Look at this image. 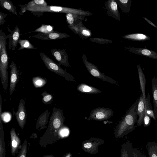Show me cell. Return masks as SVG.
<instances>
[{"instance_id":"1","label":"cell","mask_w":157,"mask_h":157,"mask_svg":"<svg viewBox=\"0 0 157 157\" xmlns=\"http://www.w3.org/2000/svg\"><path fill=\"white\" fill-rule=\"evenodd\" d=\"M65 117L62 109L53 107L48 125L45 133L42 136L39 144L42 147L55 143L59 139V132L63 125Z\"/></svg>"},{"instance_id":"2","label":"cell","mask_w":157,"mask_h":157,"mask_svg":"<svg viewBox=\"0 0 157 157\" xmlns=\"http://www.w3.org/2000/svg\"><path fill=\"white\" fill-rule=\"evenodd\" d=\"M138 100L139 99L136 100L119 122L117 131L119 135L127 134L137 127L135 124L138 121L137 107Z\"/></svg>"},{"instance_id":"3","label":"cell","mask_w":157,"mask_h":157,"mask_svg":"<svg viewBox=\"0 0 157 157\" xmlns=\"http://www.w3.org/2000/svg\"><path fill=\"white\" fill-rule=\"evenodd\" d=\"M0 34V77L2 87L6 90L8 87V56L6 48L8 38L1 29Z\"/></svg>"},{"instance_id":"4","label":"cell","mask_w":157,"mask_h":157,"mask_svg":"<svg viewBox=\"0 0 157 157\" xmlns=\"http://www.w3.org/2000/svg\"><path fill=\"white\" fill-rule=\"evenodd\" d=\"M40 56L46 67L50 71L64 78L68 81H76L75 78L62 69L60 66L44 53H39Z\"/></svg>"},{"instance_id":"5","label":"cell","mask_w":157,"mask_h":157,"mask_svg":"<svg viewBox=\"0 0 157 157\" xmlns=\"http://www.w3.org/2000/svg\"><path fill=\"white\" fill-rule=\"evenodd\" d=\"M83 61L88 71L91 75L110 83L118 85L119 83L117 81L101 72L96 66L88 61L85 58H83Z\"/></svg>"},{"instance_id":"6","label":"cell","mask_w":157,"mask_h":157,"mask_svg":"<svg viewBox=\"0 0 157 157\" xmlns=\"http://www.w3.org/2000/svg\"><path fill=\"white\" fill-rule=\"evenodd\" d=\"M114 112L110 108L98 107L92 110L87 120L101 121L107 120L113 115Z\"/></svg>"},{"instance_id":"7","label":"cell","mask_w":157,"mask_h":157,"mask_svg":"<svg viewBox=\"0 0 157 157\" xmlns=\"http://www.w3.org/2000/svg\"><path fill=\"white\" fill-rule=\"evenodd\" d=\"M27 11L31 12H49L61 13H80L77 12L76 10L67 7L60 6H39L28 9Z\"/></svg>"},{"instance_id":"8","label":"cell","mask_w":157,"mask_h":157,"mask_svg":"<svg viewBox=\"0 0 157 157\" xmlns=\"http://www.w3.org/2000/svg\"><path fill=\"white\" fill-rule=\"evenodd\" d=\"M25 101L23 99L19 101L18 110L15 112L13 108V113L14 116L15 115L17 122L21 129H23L26 123L27 118V113L25 106Z\"/></svg>"},{"instance_id":"9","label":"cell","mask_w":157,"mask_h":157,"mask_svg":"<svg viewBox=\"0 0 157 157\" xmlns=\"http://www.w3.org/2000/svg\"><path fill=\"white\" fill-rule=\"evenodd\" d=\"M10 67V78L9 93L10 96H11L18 82L19 73L16 64L13 61H12Z\"/></svg>"},{"instance_id":"10","label":"cell","mask_w":157,"mask_h":157,"mask_svg":"<svg viewBox=\"0 0 157 157\" xmlns=\"http://www.w3.org/2000/svg\"><path fill=\"white\" fill-rule=\"evenodd\" d=\"M51 52L52 55L55 57L60 66L63 65L69 67L70 66L68 60V56L64 49H51Z\"/></svg>"},{"instance_id":"11","label":"cell","mask_w":157,"mask_h":157,"mask_svg":"<svg viewBox=\"0 0 157 157\" xmlns=\"http://www.w3.org/2000/svg\"><path fill=\"white\" fill-rule=\"evenodd\" d=\"M37 39L44 40H52L67 37L69 36L64 33L55 31L47 34L39 33L32 36Z\"/></svg>"},{"instance_id":"12","label":"cell","mask_w":157,"mask_h":157,"mask_svg":"<svg viewBox=\"0 0 157 157\" xmlns=\"http://www.w3.org/2000/svg\"><path fill=\"white\" fill-rule=\"evenodd\" d=\"M11 138L10 151L11 155L14 156L18 152V150L21 146V140L17 135L16 129L11 128L10 132Z\"/></svg>"},{"instance_id":"13","label":"cell","mask_w":157,"mask_h":157,"mask_svg":"<svg viewBox=\"0 0 157 157\" xmlns=\"http://www.w3.org/2000/svg\"><path fill=\"white\" fill-rule=\"evenodd\" d=\"M20 31L18 25H17L10 33L7 35V37L9 39V48L10 50H15L16 48L20 39Z\"/></svg>"},{"instance_id":"14","label":"cell","mask_w":157,"mask_h":157,"mask_svg":"<svg viewBox=\"0 0 157 157\" xmlns=\"http://www.w3.org/2000/svg\"><path fill=\"white\" fill-rule=\"evenodd\" d=\"M128 51L135 54L157 60V52L143 48H126Z\"/></svg>"},{"instance_id":"15","label":"cell","mask_w":157,"mask_h":157,"mask_svg":"<svg viewBox=\"0 0 157 157\" xmlns=\"http://www.w3.org/2000/svg\"><path fill=\"white\" fill-rule=\"evenodd\" d=\"M145 113V103L142 93L139 98L137 107V113L139 116L136 123L137 126H140L143 124Z\"/></svg>"},{"instance_id":"16","label":"cell","mask_w":157,"mask_h":157,"mask_svg":"<svg viewBox=\"0 0 157 157\" xmlns=\"http://www.w3.org/2000/svg\"><path fill=\"white\" fill-rule=\"evenodd\" d=\"M49 114L48 110H47L39 116L36 125V128L38 130L40 131L46 128V125L48 123Z\"/></svg>"},{"instance_id":"17","label":"cell","mask_w":157,"mask_h":157,"mask_svg":"<svg viewBox=\"0 0 157 157\" xmlns=\"http://www.w3.org/2000/svg\"><path fill=\"white\" fill-rule=\"evenodd\" d=\"M47 2L44 0H33L30 1L24 5H20L21 10L22 13L25 12L29 8L37 6H46Z\"/></svg>"},{"instance_id":"18","label":"cell","mask_w":157,"mask_h":157,"mask_svg":"<svg viewBox=\"0 0 157 157\" xmlns=\"http://www.w3.org/2000/svg\"><path fill=\"white\" fill-rule=\"evenodd\" d=\"M151 86L153 98V111L157 120V77L151 78Z\"/></svg>"},{"instance_id":"19","label":"cell","mask_w":157,"mask_h":157,"mask_svg":"<svg viewBox=\"0 0 157 157\" xmlns=\"http://www.w3.org/2000/svg\"><path fill=\"white\" fill-rule=\"evenodd\" d=\"M77 90L80 92L88 94H97L102 92L101 90L95 87L84 83L78 85L77 87Z\"/></svg>"},{"instance_id":"20","label":"cell","mask_w":157,"mask_h":157,"mask_svg":"<svg viewBox=\"0 0 157 157\" xmlns=\"http://www.w3.org/2000/svg\"><path fill=\"white\" fill-rule=\"evenodd\" d=\"M139 77L140 81V86L142 92L145 104L146 103V94H145V86H146V79L145 75L144 74L139 64L137 65Z\"/></svg>"},{"instance_id":"21","label":"cell","mask_w":157,"mask_h":157,"mask_svg":"<svg viewBox=\"0 0 157 157\" xmlns=\"http://www.w3.org/2000/svg\"><path fill=\"white\" fill-rule=\"evenodd\" d=\"M124 38L128 40L136 41H144L150 40V36L144 34L135 33L125 35Z\"/></svg>"},{"instance_id":"22","label":"cell","mask_w":157,"mask_h":157,"mask_svg":"<svg viewBox=\"0 0 157 157\" xmlns=\"http://www.w3.org/2000/svg\"><path fill=\"white\" fill-rule=\"evenodd\" d=\"M6 148L2 120L0 119V157H5Z\"/></svg>"},{"instance_id":"23","label":"cell","mask_w":157,"mask_h":157,"mask_svg":"<svg viewBox=\"0 0 157 157\" xmlns=\"http://www.w3.org/2000/svg\"><path fill=\"white\" fill-rule=\"evenodd\" d=\"M0 5L2 8L6 9L12 13L17 15V7L14 5L13 2L10 1L0 0Z\"/></svg>"},{"instance_id":"24","label":"cell","mask_w":157,"mask_h":157,"mask_svg":"<svg viewBox=\"0 0 157 157\" xmlns=\"http://www.w3.org/2000/svg\"><path fill=\"white\" fill-rule=\"evenodd\" d=\"M149 157H157V143L149 142L145 145Z\"/></svg>"},{"instance_id":"25","label":"cell","mask_w":157,"mask_h":157,"mask_svg":"<svg viewBox=\"0 0 157 157\" xmlns=\"http://www.w3.org/2000/svg\"><path fill=\"white\" fill-rule=\"evenodd\" d=\"M145 110H146L147 114L155 121L157 119L155 118L151 101L149 93H148L146 98V103L145 104Z\"/></svg>"},{"instance_id":"26","label":"cell","mask_w":157,"mask_h":157,"mask_svg":"<svg viewBox=\"0 0 157 157\" xmlns=\"http://www.w3.org/2000/svg\"><path fill=\"white\" fill-rule=\"evenodd\" d=\"M18 44L20 46L18 49V50H23L25 48L29 49H37L27 40L20 39L18 42Z\"/></svg>"},{"instance_id":"27","label":"cell","mask_w":157,"mask_h":157,"mask_svg":"<svg viewBox=\"0 0 157 157\" xmlns=\"http://www.w3.org/2000/svg\"><path fill=\"white\" fill-rule=\"evenodd\" d=\"M53 27L50 25L42 24L40 27L36 29L34 32L47 34L53 32Z\"/></svg>"},{"instance_id":"28","label":"cell","mask_w":157,"mask_h":157,"mask_svg":"<svg viewBox=\"0 0 157 157\" xmlns=\"http://www.w3.org/2000/svg\"><path fill=\"white\" fill-rule=\"evenodd\" d=\"M32 81L34 86L36 88L42 87L44 86L47 82L46 79L39 76L33 77L32 78Z\"/></svg>"},{"instance_id":"29","label":"cell","mask_w":157,"mask_h":157,"mask_svg":"<svg viewBox=\"0 0 157 157\" xmlns=\"http://www.w3.org/2000/svg\"><path fill=\"white\" fill-rule=\"evenodd\" d=\"M41 95L42 96V102L45 105L50 104L52 103L53 97L52 94L48 93L46 91L43 92Z\"/></svg>"},{"instance_id":"30","label":"cell","mask_w":157,"mask_h":157,"mask_svg":"<svg viewBox=\"0 0 157 157\" xmlns=\"http://www.w3.org/2000/svg\"><path fill=\"white\" fill-rule=\"evenodd\" d=\"M27 142L25 139L21 145L17 157H27Z\"/></svg>"},{"instance_id":"31","label":"cell","mask_w":157,"mask_h":157,"mask_svg":"<svg viewBox=\"0 0 157 157\" xmlns=\"http://www.w3.org/2000/svg\"><path fill=\"white\" fill-rule=\"evenodd\" d=\"M119 1L122 5L123 10L126 12H129L130 11L132 0H122Z\"/></svg>"},{"instance_id":"32","label":"cell","mask_w":157,"mask_h":157,"mask_svg":"<svg viewBox=\"0 0 157 157\" xmlns=\"http://www.w3.org/2000/svg\"><path fill=\"white\" fill-rule=\"evenodd\" d=\"M151 123V118L147 114L146 110H145V116L144 118L143 125L144 127L149 126Z\"/></svg>"},{"instance_id":"33","label":"cell","mask_w":157,"mask_h":157,"mask_svg":"<svg viewBox=\"0 0 157 157\" xmlns=\"http://www.w3.org/2000/svg\"><path fill=\"white\" fill-rule=\"evenodd\" d=\"M132 157H145V155L140 151L136 149L133 148L132 153Z\"/></svg>"},{"instance_id":"34","label":"cell","mask_w":157,"mask_h":157,"mask_svg":"<svg viewBox=\"0 0 157 157\" xmlns=\"http://www.w3.org/2000/svg\"><path fill=\"white\" fill-rule=\"evenodd\" d=\"M66 18L68 23L70 25L72 24L74 22V19L73 14L71 13H67Z\"/></svg>"},{"instance_id":"35","label":"cell","mask_w":157,"mask_h":157,"mask_svg":"<svg viewBox=\"0 0 157 157\" xmlns=\"http://www.w3.org/2000/svg\"><path fill=\"white\" fill-rule=\"evenodd\" d=\"M109 7L111 10L113 12H116L117 11V6L116 2L113 1L110 4Z\"/></svg>"},{"instance_id":"36","label":"cell","mask_w":157,"mask_h":157,"mask_svg":"<svg viewBox=\"0 0 157 157\" xmlns=\"http://www.w3.org/2000/svg\"><path fill=\"white\" fill-rule=\"evenodd\" d=\"M63 126L59 131V135L61 134L63 136H67L68 134L69 131L68 129L66 128H63Z\"/></svg>"},{"instance_id":"37","label":"cell","mask_w":157,"mask_h":157,"mask_svg":"<svg viewBox=\"0 0 157 157\" xmlns=\"http://www.w3.org/2000/svg\"><path fill=\"white\" fill-rule=\"evenodd\" d=\"M8 14H5L0 12V25H3L6 22L5 18L7 16Z\"/></svg>"},{"instance_id":"38","label":"cell","mask_w":157,"mask_h":157,"mask_svg":"<svg viewBox=\"0 0 157 157\" xmlns=\"http://www.w3.org/2000/svg\"><path fill=\"white\" fill-rule=\"evenodd\" d=\"M143 18L150 24L153 26L154 27H155L157 29V26L149 20L147 18L144 17H143Z\"/></svg>"},{"instance_id":"39","label":"cell","mask_w":157,"mask_h":157,"mask_svg":"<svg viewBox=\"0 0 157 157\" xmlns=\"http://www.w3.org/2000/svg\"><path fill=\"white\" fill-rule=\"evenodd\" d=\"M92 147V144L90 143H87L84 144V147L86 148L89 149Z\"/></svg>"},{"instance_id":"40","label":"cell","mask_w":157,"mask_h":157,"mask_svg":"<svg viewBox=\"0 0 157 157\" xmlns=\"http://www.w3.org/2000/svg\"><path fill=\"white\" fill-rule=\"evenodd\" d=\"M82 33L84 35L86 36H88L90 35L89 32L87 30H83L82 31Z\"/></svg>"},{"instance_id":"41","label":"cell","mask_w":157,"mask_h":157,"mask_svg":"<svg viewBox=\"0 0 157 157\" xmlns=\"http://www.w3.org/2000/svg\"><path fill=\"white\" fill-rule=\"evenodd\" d=\"M42 157H55L53 155H48L44 156Z\"/></svg>"},{"instance_id":"42","label":"cell","mask_w":157,"mask_h":157,"mask_svg":"<svg viewBox=\"0 0 157 157\" xmlns=\"http://www.w3.org/2000/svg\"><path fill=\"white\" fill-rule=\"evenodd\" d=\"M71 156V154L70 153H68L64 157H70Z\"/></svg>"},{"instance_id":"43","label":"cell","mask_w":157,"mask_h":157,"mask_svg":"<svg viewBox=\"0 0 157 157\" xmlns=\"http://www.w3.org/2000/svg\"></svg>"}]
</instances>
